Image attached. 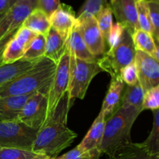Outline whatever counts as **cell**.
Segmentation results:
<instances>
[{
  "label": "cell",
  "mask_w": 159,
  "mask_h": 159,
  "mask_svg": "<svg viewBox=\"0 0 159 159\" xmlns=\"http://www.w3.org/2000/svg\"><path fill=\"white\" fill-rule=\"evenodd\" d=\"M60 4V0H38L37 8L42 9L48 16H50L58 8Z\"/></svg>",
  "instance_id": "36"
},
{
  "label": "cell",
  "mask_w": 159,
  "mask_h": 159,
  "mask_svg": "<svg viewBox=\"0 0 159 159\" xmlns=\"http://www.w3.org/2000/svg\"><path fill=\"white\" fill-rule=\"evenodd\" d=\"M31 159H51V158L45 155H42V154H37L34 158Z\"/></svg>",
  "instance_id": "41"
},
{
  "label": "cell",
  "mask_w": 159,
  "mask_h": 159,
  "mask_svg": "<svg viewBox=\"0 0 159 159\" xmlns=\"http://www.w3.org/2000/svg\"><path fill=\"white\" fill-rule=\"evenodd\" d=\"M153 28V37L159 38V3L148 2Z\"/></svg>",
  "instance_id": "34"
},
{
  "label": "cell",
  "mask_w": 159,
  "mask_h": 159,
  "mask_svg": "<svg viewBox=\"0 0 159 159\" xmlns=\"http://www.w3.org/2000/svg\"><path fill=\"white\" fill-rule=\"evenodd\" d=\"M11 37H9V38L5 39V40H2V41L0 42V65H2V53H3V51H4L5 48H6V43H7L8 41L10 40Z\"/></svg>",
  "instance_id": "38"
},
{
  "label": "cell",
  "mask_w": 159,
  "mask_h": 159,
  "mask_svg": "<svg viewBox=\"0 0 159 159\" xmlns=\"http://www.w3.org/2000/svg\"><path fill=\"white\" fill-rule=\"evenodd\" d=\"M72 105L66 93L51 117L45 121L37 132L32 148L33 152L45 155L51 158H55L72 144L77 138V134L67 125L68 112Z\"/></svg>",
  "instance_id": "1"
},
{
  "label": "cell",
  "mask_w": 159,
  "mask_h": 159,
  "mask_svg": "<svg viewBox=\"0 0 159 159\" xmlns=\"http://www.w3.org/2000/svg\"><path fill=\"white\" fill-rule=\"evenodd\" d=\"M154 40H155V58L156 59L157 61H158L159 63V38H158V37H154Z\"/></svg>",
  "instance_id": "39"
},
{
  "label": "cell",
  "mask_w": 159,
  "mask_h": 159,
  "mask_svg": "<svg viewBox=\"0 0 159 159\" xmlns=\"http://www.w3.org/2000/svg\"><path fill=\"white\" fill-rule=\"evenodd\" d=\"M45 46L46 36L37 34L30 43L23 58L30 61H38L43 58L45 54Z\"/></svg>",
  "instance_id": "26"
},
{
  "label": "cell",
  "mask_w": 159,
  "mask_h": 159,
  "mask_svg": "<svg viewBox=\"0 0 159 159\" xmlns=\"http://www.w3.org/2000/svg\"><path fill=\"white\" fill-rule=\"evenodd\" d=\"M141 109L134 107H120L107 120L101 152L107 157L113 156L120 149L132 143L130 133Z\"/></svg>",
  "instance_id": "2"
},
{
  "label": "cell",
  "mask_w": 159,
  "mask_h": 159,
  "mask_svg": "<svg viewBox=\"0 0 159 159\" xmlns=\"http://www.w3.org/2000/svg\"><path fill=\"white\" fill-rule=\"evenodd\" d=\"M99 30L103 37L105 42H107V37L113 26V12L109 2L104 6L102 10L96 16Z\"/></svg>",
  "instance_id": "27"
},
{
  "label": "cell",
  "mask_w": 159,
  "mask_h": 159,
  "mask_svg": "<svg viewBox=\"0 0 159 159\" xmlns=\"http://www.w3.org/2000/svg\"><path fill=\"white\" fill-rule=\"evenodd\" d=\"M107 159H151V157L141 143L132 142Z\"/></svg>",
  "instance_id": "24"
},
{
  "label": "cell",
  "mask_w": 159,
  "mask_h": 159,
  "mask_svg": "<svg viewBox=\"0 0 159 159\" xmlns=\"http://www.w3.org/2000/svg\"><path fill=\"white\" fill-rule=\"evenodd\" d=\"M33 9L29 3L17 1L7 12L0 15V42L12 37Z\"/></svg>",
  "instance_id": "10"
},
{
  "label": "cell",
  "mask_w": 159,
  "mask_h": 159,
  "mask_svg": "<svg viewBox=\"0 0 159 159\" xmlns=\"http://www.w3.org/2000/svg\"><path fill=\"white\" fill-rule=\"evenodd\" d=\"M135 54L132 35L125 30L120 42L114 48H110L97 62L102 71L109 73L111 78L119 77L123 68L134 62Z\"/></svg>",
  "instance_id": "5"
},
{
  "label": "cell",
  "mask_w": 159,
  "mask_h": 159,
  "mask_svg": "<svg viewBox=\"0 0 159 159\" xmlns=\"http://www.w3.org/2000/svg\"><path fill=\"white\" fill-rule=\"evenodd\" d=\"M38 61H30L22 58L14 63L0 65V88L30 69Z\"/></svg>",
  "instance_id": "20"
},
{
  "label": "cell",
  "mask_w": 159,
  "mask_h": 159,
  "mask_svg": "<svg viewBox=\"0 0 159 159\" xmlns=\"http://www.w3.org/2000/svg\"><path fill=\"white\" fill-rule=\"evenodd\" d=\"M17 1H23L29 3V4L32 6L34 9H36V8H37V6H38V0H17Z\"/></svg>",
  "instance_id": "40"
},
{
  "label": "cell",
  "mask_w": 159,
  "mask_h": 159,
  "mask_svg": "<svg viewBox=\"0 0 159 159\" xmlns=\"http://www.w3.org/2000/svg\"><path fill=\"white\" fill-rule=\"evenodd\" d=\"M144 1L147 2H156V3H159V0H144Z\"/></svg>",
  "instance_id": "43"
},
{
  "label": "cell",
  "mask_w": 159,
  "mask_h": 159,
  "mask_svg": "<svg viewBox=\"0 0 159 159\" xmlns=\"http://www.w3.org/2000/svg\"><path fill=\"white\" fill-rule=\"evenodd\" d=\"M98 62H89L77 58L70 51L69 82L68 96L71 102L75 99H83L93 78L102 72Z\"/></svg>",
  "instance_id": "4"
},
{
  "label": "cell",
  "mask_w": 159,
  "mask_h": 159,
  "mask_svg": "<svg viewBox=\"0 0 159 159\" xmlns=\"http://www.w3.org/2000/svg\"><path fill=\"white\" fill-rule=\"evenodd\" d=\"M68 40L64 39L51 26L46 35L44 57L57 65L66 50Z\"/></svg>",
  "instance_id": "17"
},
{
  "label": "cell",
  "mask_w": 159,
  "mask_h": 159,
  "mask_svg": "<svg viewBox=\"0 0 159 159\" xmlns=\"http://www.w3.org/2000/svg\"><path fill=\"white\" fill-rule=\"evenodd\" d=\"M158 109H159V84L144 93L142 111L145 110H155Z\"/></svg>",
  "instance_id": "31"
},
{
  "label": "cell",
  "mask_w": 159,
  "mask_h": 159,
  "mask_svg": "<svg viewBox=\"0 0 159 159\" xmlns=\"http://www.w3.org/2000/svg\"><path fill=\"white\" fill-rule=\"evenodd\" d=\"M124 86L125 85L120 76L111 78V82L100 110L105 116L106 120L112 116V114L120 107Z\"/></svg>",
  "instance_id": "16"
},
{
  "label": "cell",
  "mask_w": 159,
  "mask_h": 159,
  "mask_svg": "<svg viewBox=\"0 0 159 159\" xmlns=\"http://www.w3.org/2000/svg\"><path fill=\"white\" fill-rule=\"evenodd\" d=\"M57 65L43 57L34 67L0 88V98L30 95L51 85Z\"/></svg>",
  "instance_id": "3"
},
{
  "label": "cell",
  "mask_w": 159,
  "mask_h": 159,
  "mask_svg": "<svg viewBox=\"0 0 159 159\" xmlns=\"http://www.w3.org/2000/svg\"><path fill=\"white\" fill-rule=\"evenodd\" d=\"M36 155L31 151L13 148H0V159H31Z\"/></svg>",
  "instance_id": "29"
},
{
  "label": "cell",
  "mask_w": 159,
  "mask_h": 159,
  "mask_svg": "<svg viewBox=\"0 0 159 159\" xmlns=\"http://www.w3.org/2000/svg\"><path fill=\"white\" fill-rule=\"evenodd\" d=\"M153 113V127L148 137L141 145L150 155L159 152V109L152 110Z\"/></svg>",
  "instance_id": "25"
},
{
  "label": "cell",
  "mask_w": 159,
  "mask_h": 159,
  "mask_svg": "<svg viewBox=\"0 0 159 159\" xmlns=\"http://www.w3.org/2000/svg\"><path fill=\"white\" fill-rule=\"evenodd\" d=\"M137 11L139 28L153 35V28L151 20L148 4L144 0H137Z\"/></svg>",
  "instance_id": "28"
},
{
  "label": "cell",
  "mask_w": 159,
  "mask_h": 159,
  "mask_svg": "<svg viewBox=\"0 0 159 159\" xmlns=\"http://www.w3.org/2000/svg\"><path fill=\"white\" fill-rule=\"evenodd\" d=\"M144 93L139 82L135 85H127L125 93L123 94L120 107H134L142 110Z\"/></svg>",
  "instance_id": "23"
},
{
  "label": "cell",
  "mask_w": 159,
  "mask_h": 159,
  "mask_svg": "<svg viewBox=\"0 0 159 159\" xmlns=\"http://www.w3.org/2000/svg\"><path fill=\"white\" fill-rule=\"evenodd\" d=\"M70 51L80 60L89 62H96L99 58L94 57L88 50L86 44L82 37L77 21L73 26L68 39Z\"/></svg>",
  "instance_id": "19"
},
{
  "label": "cell",
  "mask_w": 159,
  "mask_h": 159,
  "mask_svg": "<svg viewBox=\"0 0 159 159\" xmlns=\"http://www.w3.org/2000/svg\"><path fill=\"white\" fill-rule=\"evenodd\" d=\"M10 7L9 0H0V15L7 12Z\"/></svg>",
  "instance_id": "37"
},
{
  "label": "cell",
  "mask_w": 159,
  "mask_h": 159,
  "mask_svg": "<svg viewBox=\"0 0 159 159\" xmlns=\"http://www.w3.org/2000/svg\"><path fill=\"white\" fill-rule=\"evenodd\" d=\"M23 27L29 29L37 34L46 36L51 28L49 16L39 8L33 9L23 23Z\"/></svg>",
  "instance_id": "21"
},
{
  "label": "cell",
  "mask_w": 159,
  "mask_h": 159,
  "mask_svg": "<svg viewBox=\"0 0 159 159\" xmlns=\"http://www.w3.org/2000/svg\"><path fill=\"white\" fill-rule=\"evenodd\" d=\"M32 94L0 98V121L17 120L23 106Z\"/></svg>",
  "instance_id": "18"
},
{
  "label": "cell",
  "mask_w": 159,
  "mask_h": 159,
  "mask_svg": "<svg viewBox=\"0 0 159 159\" xmlns=\"http://www.w3.org/2000/svg\"><path fill=\"white\" fill-rule=\"evenodd\" d=\"M38 130L17 120L0 121V147L31 151Z\"/></svg>",
  "instance_id": "6"
},
{
  "label": "cell",
  "mask_w": 159,
  "mask_h": 159,
  "mask_svg": "<svg viewBox=\"0 0 159 159\" xmlns=\"http://www.w3.org/2000/svg\"><path fill=\"white\" fill-rule=\"evenodd\" d=\"M107 3V0H86L79 11L78 16L91 15L96 17Z\"/></svg>",
  "instance_id": "30"
},
{
  "label": "cell",
  "mask_w": 159,
  "mask_h": 159,
  "mask_svg": "<svg viewBox=\"0 0 159 159\" xmlns=\"http://www.w3.org/2000/svg\"><path fill=\"white\" fill-rule=\"evenodd\" d=\"M120 78L127 85H135L138 83V70L134 62L123 68L120 71Z\"/></svg>",
  "instance_id": "33"
},
{
  "label": "cell",
  "mask_w": 159,
  "mask_h": 159,
  "mask_svg": "<svg viewBox=\"0 0 159 159\" xmlns=\"http://www.w3.org/2000/svg\"><path fill=\"white\" fill-rule=\"evenodd\" d=\"M0 148H1V147H0Z\"/></svg>",
  "instance_id": "45"
},
{
  "label": "cell",
  "mask_w": 159,
  "mask_h": 159,
  "mask_svg": "<svg viewBox=\"0 0 159 159\" xmlns=\"http://www.w3.org/2000/svg\"><path fill=\"white\" fill-rule=\"evenodd\" d=\"M76 21L89 52L97 58L102 57L106 53V42L99 30L96 17L91 15L78 16Z\"/></svg>",
  "instance_id": "9"
},
{
  "label": "cell",
  "mask_w": 159,
  "mask_h": 159,
  "mask_svg": "<svg viewBox=\"0 0 159 159\" xmlns=\"http://www.w3.org/2000/svg\"><path fill=\"white\" fill-rule=\"evenodd\" d=\"M150 157L151 159H159V152L153 154V155H150Z\"/></svg>",
  "instance_id": "42"
},
{
  "label": "cell",
  "mask_w": 159,
  "mask_h": 159,
  "mask_svg": "<svg viewBox=\"0 0 159 159\" xmlns=\"http://www.w3.org/2000/svg\"><path fill=\"white\" fill-rule=\"evenodd\" d=\"M106 122L107 120L105 116L100 111L89 131L78 145L89 155L90 159H99L102 155L101 144L103 138Z\"/></svg>",
  "instance_id": "13"
},
{
  "label": "cell",
  "mask_w": 159,
  "mask_h": 159,
  "mask_svg": "<svg viewBox=\"0 0 159 159\" xmlns=\"http://www.w3.org/2000/svg\"><path fill=\"white\" fill-rule=\"evenodd\" d=\"M109 4L116 23L124 26L131 35L136 30L140 29L138 21L137 0H110Z\"/></svg>",
  "instance_id": "14"
},
{
  "label": "cell",
  "mask_w": 159,
  "mask_h": 159,
  "mask_svg": "<svg viewBox=\"0 0 159 159\" xmlns=\"http://www.w3.org/2000/svg\"><path fill=\"white\" fill-rule=\"evenodd\" d=\"M51 85L33 93L19 114L17 120L39 130L45 123L48 115V92Z\"/></svg>",
  "instance_id": "7"
},
{
  "label": "cell",
  "mask_w": 159,
  "mask_h": 159,
  "mask_svg": "<svg viewBox=\"0 0 159 159\" xmlns=\"http://www.w3.org/2000/svg\"><path fill=\"white\" fill-rule=\"evenodd\" d=\"M9 4H10V6H12L16 2L17 0H9Z\"/></svg>",
  "instance_id": "44"
},
{
  "label": "cell",
  "mask_w": 159,
  "mask_h": 159,
  "mask_svg": "<svg viewBox=\"0 0 159 159\" xmlns=\"http://www.w3.org/2000/svg\"><path fill=\"white\" fill-rule=\"evenodd\" d=\"M51 159H90V156L86 152L80 148L79 146H76L67 153Z\"/></svg>",
  "instance_id": "35"
},
{
  "label": "cell",
  "mask_w": 159,
  "mask_h": 159,
  "mask_svg": "<svg viewBox=\"0 0 159 159\" xmlns=\"http://www.w3.org/2000/svg\"><path fill=\"white\" fill-rule=\"evenodd\" d=\"M125 30V27L122 26L120 23H116L115 24H113L111 30L109 34L107 42H106V43L108 44L109 49L114 48L115 46H116L120 42Z\"/></svg>",
  "instance_id": "32"
},
{
  "label": "cell",
  "mask_w": 159,
  "mask_h": 159,
  "mask_svg": "<svg viewBox=\"0 0 159 159\" xmlns=\"http://www.w3.org/2000/svg\"><path fill=\"white\" fill-rule=\"evenodd\" d=\"M51 26L64 39L68 40L73 26L76 23L75 12L70 6L61 3L57 9L49 16Z\"/></svg>",
  "instance_id": "15"
},
{
  "label": "cell",
  "mask_w": 159,
  "mask_h": 159,
  "mask_svg": "<svg viewBox=\"0 0 159 159\" xmlns=\"http://www.w3.org/2000/svg\"><path fill=\"white\" fill-rule=\"evenodd\" d=\"M132 40L136 51H142L155 57V43L152 34L138 29L132 34Z\"/></svg>",
  "instance_id": "22"
},
{
  "label": "cell",
  "mask_w": 159,
  "mask_h": 159,
  "mask_svg": "<svg viewBox=\"0 0 159 159\" xmlns=\"http://www.w3.org/2000/svg\"><path fill=\"white\" fill-rule=\"evenodd\" d=\"M70 48L68 43L66 50L60 61L57 65L55 75L48 92V107L47 119H49L54 113L61 98L68 92L69 82Z\"/></svg>",
  "instance_id": "8"
},
{
  "label": "cell",
  "mask_w": 159,
  "mask_h": 159,
  "mask_svg": "<svg viewBox=\"0 0 159 159\" xmlns=\"http://www.w3.org/2000/svg\"><path fill=\"white\" fill-rule=\"evenodd\" d=\"M37 35L29 29L20 26L6 43L2 53V65L14 63L23 58Z\"/></svg>",
  "instance_id": "11"
},
{
  "label": "cell",
  "mask_w": 159,
  "mask_h": 159,
  "mask_svg": "<svg viewBox=\"0 0 159 159\" xmlns=\"http://www.w3.org/2000/svg\"><path fill=\"white\" fill-rule=\"evenodd\" d=\"M134 63L138 70V82L144 93L159 84V63L155 57L136 51Z\"/></svg>",
  "instance_id": "12"
}]
</instances>
